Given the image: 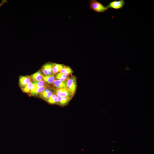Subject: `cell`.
I'll return each mask as SVG.
<instances>
[{"label": "cell", "instance_id": "6da1fadb", "mask_svg": "<svg viewBox=\"0 0 154 154\" xmlns=\"http://www.w3.org/2000/svg\"><path fill=\"white\" fill-rule=\"evenodd\" d=\"M89 1L90 9L96 12L103 13L108 9L106 6L96 0H90Z\"/></svg>", "mask_w": 154, "mask_h": 154}, {"label": "cell", "instance_id": "7a4b0ae2", "mask_svg": "<svg viewBox=\"0 0 154 154\" xmlns=\"http://www.w3.org/2000/svg\"><path fill=\"white\" fill-rule=\"evenodd\" d=\"M77 86L76 78L73 76L70 77L66 81L67 89L73 96L75 93Z\"/></svg>", "mask_w": 154, "mask_h": 154}, {"label": "cell", "instance_id": "3957f363", "mask_svg": "<svg viewBox=\"0 0 154 154\" xmlns=\"http://www.w3.org/2000/svg\"><path fill=\"white\" fill-rule=\"evenodd\" d=\"M125 3L124 0H114L110 2L106 7L108 9H121L124 6Z\"/></svg>", "mask_w": 154, "mask_h": 154}, {"label": "cell", "instance_id": "277c9868", "mask_svg": "<svg viewBox=\"0 0 154 154\" xmlns=\"http://www.w3.org/2000/svg\"><path fill=\"white\" fill-rule=\"evenodd\" d=\"M53 90L54 93L56 95L62 97H66L72 99L73 96L67 89L54 88Z\"/></svg>", "mask_w": 154, "mask_h": 154}, {"label": "cell", "instance_id": "5b68a950", "mask_svg": "<svg viewBox=\"0 0 154 154\" xmlns=\"http://www.w3.org/2000/svg\"><path fill=\"white\" fill-rule=\"evenodd\" d=\"M52 65V63H47L42 66V70L45 76L53 74Z\"/></svg>", "mask_w": 154, "mask_h": 154}, {"label": "cell", "instance_id": "8992f818", "mask_svg": "<svg viewBox=\"0 0 154 154\" xmlns=\"http://www.w3.org/2000/svg\"><path fill=\"white\" fill-rule=\"evenodd\" d=\"M66 81H62L58 80H55L52 85L54 88L67 89Z\"/></svg>", "mask_w": 154, "mask_h": 154}, {"label": "cell", "instance_id": "52a82bcc", "mask_svg": "<svg viewBox=\"0 0 154 154\" xmlns=\"http://www.w3.org/2000/svg\"><path fill=\"white\" fill-rule=\"evenodd\" d=\"M56 96L58 100V104L61 106H63L67 104L71 99L69 98L62 97L57 95Z\"/></svg>", "mask_w": 154, "mask_h": 154}, {"label": "cell", "instance_id": "ba28073f", "mask_svg": "<svg viewBox=\"0 0 154 154\" xmlns=\"http://www.w3.org/2000/svg\"><path fill=\"white\" fill-rule=\"evenodd\" d=\"M53 94L50 88H47L40 94V97L44 100H47Z\"/></svg>", "mask_w": 154, "mask_h": 154}, {"label": "cell", "instance_id": "9c48e42d", "mask_svg": "<svg viewBox=\"0 0 154 154\" xmlns=\"http://www.w3.org/2000/svg\"><path fill=\"white\" fill-rule=\"evenodd\" d=\"M30 82L31 78L29 77L21 76L20 77L19 84L22 88H23Z\"/></svg>", "mask_w": 154, "mask_h": 154}, {"label": "cell", "instance_id": "30bf717a", "mask_svg": "<svg viewBox=\"0 0 154 154\" xmlns=\"http://www.w3.org/2000/svg\"><path fill=\"white\" fill-rule=\"evenodd\" d=\"M43 75L39 70L31 75V78L35 82L42 80Z\"/></svg>", "mask_w": 154, "mask_h": 154}, {"label": "cell", "instance_id": "8fae6325", "mask_svg": "<svg viewBox=\"0 0 154 154\" xmlns=\"http://www.w3.org/2000/svg\"><path fill=\"white\" fill-rule=\"evenodd\" d=\"M42 79L46 84H52L55 80V77L54 74L46 76L43 75Z\"/></svg>", "mask_w": 154, "mask_h": 154}, {"label": "cell", "instance_id": "7c38bea8", "mask_svg": "<svg viewBox=\"0 0 154 154\" xmlns=\"http://www.w3.org/2000/svg\"><path fill=\"white\" fill-rule=\"evenodd\" d=\"M64 65L55 63H52V71L53 74H56L63 68Z\"/></svg>", "mask_w": 154, "mask_h": 154}, {"label": "cell", "instance_id": "4fadbf2b", "mask_svg": "<svg viewBox=\"0 0 154 154\" xmlns=\"http://www.w3.org/2000/svg\"><path fill=\"white\" fill-rule=\"evenodd\" d=\"M59 72L61 73L65 74L68 76H69L72 74L73 71L69 67L64 65L63 68Z\"/></svg>", "mask_w": 154, "mask_h": 154}, {"label": "cell", "instance_id": "5bb4252c", "mask_svg": "<svg viewBox=\"0 0 154 154\" xmlns=\"http://www.w3.org/2000/svg\"><path fill=\"white\" fill-rule=\"evenodd\" d=\"M47 101L50 104H58V101L56 95L54 93L47 100Z\"/></svg>", "mask_w": 154, "mask_h": 154}, {"label": "cell", "instance_id": "9a60e30c", "mask_svg": "<svg viewBox=\"0 0 154 154\" xmlns=\"http://www.w3.org/2000/svg\"><path fill=\"white\" fill-rule=\"evenodd\" d=\"M33 83L31 82H30L25 87L22 88V91L25 93H30L32 88Z\"/></svg>", "mask_w": 154, "mask_h": 154}, {"label": "cell", "instance_id": "2e32d148", "mask_svg": "<svg viewBox=\"0 0 154 154\" xmlns=\"http://www.w3.org/2000/svg\"><path fill=\"white\" fill-rule=\"evenodd\" d=\"M48 87V86L38 88L34 92L32 93L31 94L33 95H37L38 94H40Z\"/></svg>", "mask_w": 154, "mask_h": 154}, {"label": "cell", "instance_id": "e0dca14e", "mask_svg": "<svg viewBox=\"0 0 154 154\" xmlns=\"http://www.w3.org/2000/svg\"><path fill=\"white\" fill-rule=\"evenodd\" d=\"M37 88L44 86H48L46 83L43 80H41L38 82H34Z\"/></svg>", "mask_w": 154, "mask_h": 154}, {"label": "cell", "instance_id": "ac0fdd59", "mask_svg": "<svg viewBox=\"0 0 154 154\" xmlns=\"http://www.w3.org/2000/svg\"><path fill=\"white\" fill-rule=\"evenodd\" d=\"M55 78L57 79V80H58L62 81H66L67 80L64 78L62 75V73L60 72L56 74Z\"/></svg>", "mask_w": 154, "mask_h": 154}]
</instances>
